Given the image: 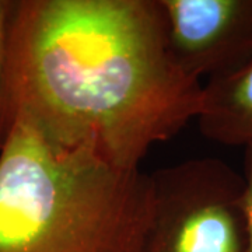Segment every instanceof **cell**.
I'll list each match as a JSON object with an SVG mask.
<instances>
[{"label": "cell", "instance_id": "6da1fadb", "mask_svg": "<svg viewBox=\"0 0 252 252\" xmlns=\"http://www.w3.org/2000/svg\"><path fill=\"white\" fill-rule=\"evenodd\" d=\"M203 84L172 61L160 0H14L0 142L24 122L121 168L196 119Z\"/></svg>", "mask_w": 252, "mask_h": 252}, {"label": "cell", "instance_id": "7a4b0ae2", "mask_svg": "<svg viewBox=\"0 0 252 252\" xmlns=\"http://www.w3.org/2000/svg\"><path fill=\"white\" fill-rule=\"evenodd\" d=\"M147 174L14 122L0 149V252H143Z\"/></svg>", "mask_w": 252, "mask_h": 252}, {"label": "cell", "instance_id": "3957f363", "mask_svg": "<svg viewBox=\"0 0 252 252\" xmlns=\"http://www.w3.org/2000/svg\"><path fill=\"white\" fill-rule=\"evenodd\" d=\"M143 252H250L244 175L219 158L147 174Z\"/></svg>", "mask_w": 252, "mask_h": 252}, {"label": "cell", "instance_id": "277c9868", "mask_svg": "<svg viewBox=\"0 0 252 252\" xmlns=\"http://www.w3.org/2000/svg\"><path fill=\"white\" fill-rule=\"evenodd\" d=\"M172 61L206 81L252 61V0H160Z\"/></svg>", "mask_w": 252, "mask_h": 252}, {"label": "cell", "instance_id": "5b68a950", "mask_svg": "<svg viewBox=\"0 0 252 252\" xmlns=\"http://www.w3.org/2000/svg\"><path fill=\"white\" fill-rule=\"evenodd\" d=\"M196 121L212 142L252 147V61L203 84Z\"/></svg>", "mask_w": 252, "mask_h": 252}, {"label": "cell", "instance_id": "8992f818", "mask_svg": "<svg viewBox=\"0 0 252 252\" xmlns=\"http://www.w3.org/2000/svg\"><path fill=\"white\" fill-rule=\"evenodd\" d=\"M243 175L245 181V209L248 219L250 252H252V147H245Z\"/></svg>", "mask_w": 252, "mask_h": 252}, {"label": "cell", "instance_id": "52a82bcc", "mask_svg": "<svg viewBox=\"0 0 252 252\" xmlns=\"http://www.w3.org/2000/svg\"><path fill=\"white\" fill-rule=\"evenodd\" d=\"M13 7H14V0H0V80L6 61L7 34H9V23ZM0 149H1V142H0Z\"/></svg>", "mask_w": 252, "mask_h": 252}]
</instances>
